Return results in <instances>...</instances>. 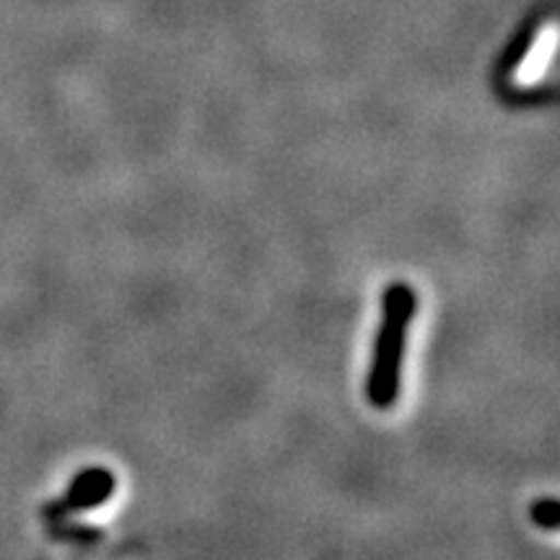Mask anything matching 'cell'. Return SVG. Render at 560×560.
<instances>
[{"mask_svg":"<svg viewBox=\"0 0 560 560\" xmlns=\"http://www.w3.org/2000/svg\"><path fill=\"white\" fill-rule=\"evenodd\" d=\"M384 317L380 335H376L374 359H371L366 397L374 408L387 410L400 397L405 342H408V327L418 310V296L408 283L397 280L384 291Z\"/></svg>","mask_w":560,"mask_h":560,"instance_id":"6da1fadb","label":"cell"},{"mask_svg":"<svg viewBox=\"0 0 560 560\" xmlns=\"http://www.w3.org/2000/svg\"><path fill=\"white\" fill-rule=\"evenodd\" d=\"M115 490V475L104 467H89V470L79 472L70 482L66 499L58 503L60 511H81L94 509L104 503Z\"/></svg>","mask_w":560,"mask_h":560,"instance_id":"7a4b0ae2","label":"cell"},{"mask_svg":"<svg viewBox=\"0 0 560 560\" xmlns=\"http://www.w3.org/2000/svg\"><path fill=\"white\" fill-rule=\"evenodd\" d=\"M532 514H535L537 524H542V527H548V529H556V524H558V503H556V499H545L540 503H535Z\"/></svg>","mask_w":560,"mask_h":560,"instance_id":"3957f363","label":"cell"}]
</instances>
